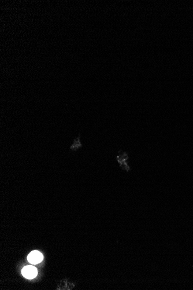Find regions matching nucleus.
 Listing matches in <instances>:
<instances>
[{"mask_svg": "<svg viewBox=\"0 0 193 290\" xmlns=\"http://www.w3.org/2000/svg\"><path fill=\"white\" fill-rule=\"evenodd\" d=\"M128 160L129 155L126 152L120 151L119 152L117 156V162L120 164V168L127 172H129L130 169L129 163L127 162Z\"/></svg>", "mask_w": 193, "mask_h": 290, "instance_id": "nucleus-1", "label": "nucleus"}, {"mask_svg": "<svg viewBox=\"0 0 193 290\" xmlns=\"http://www.w3.org/2000/svg\"><path fill=\"white\" fill-rule=\"evenodd\" d=\"M22 273L25 278L33 279L37 276L38 271L36 268L33 266H26L22 269Z\"/></svg>", "mask_w": 193, "mask_h": 290, "instance_id": "nucleus-2", "label": "nucleus"}, {"mask_svg": "<svg viewBox=\"0 0 193 290\" xmlns=\"http://www.w3.org/2000/svg\"><path fill=\"white\" fill-rule=\"evenodd\" d=\"M43 259V255L38 251H33L31 252L27 256V260L32 264H38L41 262Z\"/></svg>", "mask_w": 193, "mask_h": 290, "instance_id": "nucleus-3", "label": "nucleus"}, {"mask_svg": "<svg viewBox=\"0 0 193 290\" xmlns=\"http://www.w3.org/2000/svg\"><path fill=\"white\" fill-rule=\"evenodd\" d=\"M81 147H82V144L81 142L80 137H78L74 140L72 144L71 145L70 150L71 151H76Z\"/></svg>", "mask_w": 193, "mask_h": 290, "instance_id": "nucleus-4", "label": "nucleus"}]
</instances>
